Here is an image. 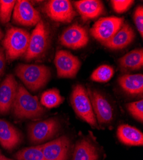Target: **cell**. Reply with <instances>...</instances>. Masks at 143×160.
I'll return each mask as SVG.
<instances>
[{
  "mask_svg": "<svg viewBox=\"0 0 143 160\" xmlns=\"http://www.w3.org/2000/svg\"><path fill=\"white\" fill-rule=\"evenodd\" d=\"M12 109L14 115L21 119L38 118L44 112L38 98L32 96L23 85H18Z\"/></svg>",
  "mask_w": 143,
  "mask_h": 160,
  "instance_id": "cell-1",
  "label": "cell"
},
{
  "mask_svg": "<svg viewBox=\"0 0 143 160\" xmlns=\"http://www.w3.org/2000/svg\"><path fill=\"white\" fill-rule=\"evenodd\" d=\"M16 74L28 89L35 92L43 87L50 78L49 69L43 65L19 64Z\"/></svg>",
  "mask_w": 143,
  "mask_h": 160,
  "instance_id": "cell-2",
  "label": "cell"
},
{
  "mask_svg": "<svg viewBox=\"0 0 143 160\" xmlns=\"http://www.w3.org/2000/svg\"><path fill=\"white\" fill-rule=\"evenodd\" d=\"M30 35L24 30L11 27L6 33L2 44L5 48L7 59L14 60L25 54L28 47Z\"/></svg>",
  "mask_w": 143,
  "mask_h": 160,
  "instance_id": "cell-3",
  "label": "cell"
},
{
  "mask_svg": "<svg viewBox=\"0 0 143 160\" xmlns=\"http://www.w3.org/2000/svg\"><path fill=\"white\" fill-rule=\"evenodd\" d=\"M71 101L73 108L78 116L92 127H97L96 118L91 102L87 92L83 85L78 84L74 87Z\"/></svg>",
  "mask_w": 143,
  "mask_h": 160,
  "instance_id": "cell-4",
  "label": "cell"
},
{
  "mask_svg": "<svg viewBox=\"0 0 143 160\" xmlns=\"http://www.w3.org/2000/svg\"><path fill=\"white\" fill-rule=\"evenodd\" d=\"M124 18L108 17L97 21L90 32L92 36L98 41L105 44L110 40L124 23Z\"/></svg>",
  "mask_w": 143,
  "mask_h": 160,
  "instance_id": "cell-5",
  "label": "cell"
},
{
  "mask_svg": "<svg viewBox=\"0 0 143 160\" xmlns=\"http://www.w3.org/2000/svg\"><path fill=\"white\" fill-rule=\"evenodd\" d=\"M48 35L46 26L41 20L36 25L30 37L27 52L24 55L25 60H33L42 55L48 46Z\"/></svg>",
  "mask_w": 143,
  "mask_h": 160,
  "instance_id": "cell-6",
  "label": "cell"
},
{
  "mask_svg": "<svg viewBox=\"0 0 143 160\" xmlns=\"http://www.w3.org/2000/svg\"><path fill=\"white\" fill-rule=\"evenodd\" d=\"M60 124L57 119L51 118L30 124L28 137L33 143H40L53 138L59 132Z\"/></svg>",
  "mask_w": 143,
  "mask_h": 160,
  "instance_id": "cell-7",
  "label": "cell"
},
{
  "mask_svg": "<svg viewBox=\"0 0 143 160\" xmlns=\"http://www.w3.org/2000/svg\"><path fill=\"white\" fill-rule=\"evenodd\" d=\"M55 65L59 78H73L79 72L81 62L70 52L60 50L56 52Z\"/></svg>",
  "mask_w": 143,
  "mask_h": 160,
  "instance_id": "cell-8",
  "label": "cell"
},
{
  "mask_svg": "<svg viewBox=\"0 0 143 160\" xmlns=\"http://www.w3.org/2000/svg\"><path fill=\"white\" fill-rule=\"evenodd\" d=\"M87 92L98 122L101 124L111 122L114 118V112L110 102L101 93L96 90L88 88Z\"/></svg>",
  "mask_w": 143,
  "mask_h": 160,
  "instance_id": "cell-9",
  "label": "cell"
},
{
  "mask_svg": "<svg viewBox=\"0 0 143 160\" xmlns=\"http://www.w3.org/2000/svg\"><path fill=\"white\" fill-rule=\"evenodd\" d=\"M48 17L56 22H71L76 16L71 2L68 0H51L45 7Z\"/></svg>",
  "mask_w": 143,
  "mask_h": 160,
  "instance_id": "cell-10",
  "label": "cell"
},
{
  "mask_svg": "<svg viewBox=\"0 0 143 160\" xmlns=\"http://www.w3.org/2000/svg\"><path fill=\"white\" fill-rule=\"evenodd\" d=\"M14 22L25 26L37 25L41 19V16L33 5L26 0L17 1L13 12Z\"/></svg>",
  "mask_w": 143,
  "mask_h": 160,
  "instance_id": "cell-11",
  "label": "cell"
},
{
  "mask_svg": "<svg viewBox=\"0 0 143 160\" xmlns=\"http://www.w3.org/2000/svg\"><path fill=\"white\" fill-rule=\"evenodd\" d=\"M60 43L67 48L78 49L85 47L89 42L86 30L82 26L74 24L69 26L60 37Z\"/></svg>",
  "mask_w": 143,
  "mask_h": 160,
  "instance_id": "cell-12",
  "label": "cell"
},
{
  "mask_svg": "<svg viewBox=\"0 0 143 160\" xmlns=\"http://www.w3.org/2000/svg\"><path fill=\"white\" fill-rule=\"evenodd\" d=\"M46 160H67L70 149V140L66 136L41 145Z\"/></svg>",
  "mask_w": 143,
  "mask_h": 160,
  "instance_id": "cell-13",
  "label": "cell"
},
{
  "mask_svg": "<svg viewBox=\"0 0 143 160\" xmlns=\"http://www.w3.org/2000/svg\"><path fill=\"white\" fill-rule=\"evenodd\" d=\"M18 85L12 74H8L0 84V113L7 114L12 108Z\"/></svg>",
  "mask_w": 143,
  "mask_h": 160,
  "instance_id": "cell-14",
  "label": "cell"
},
{
  "mask_svg": "<svg viewBox=\"0 0 143 160\" xmlns=\"http://www.w3.org/2000/svg\"><path fill=\"white\" fill-rule=\"evenodd\" d=\"M19 131L10 122L0 118V144L7 150H12L20 143Z\"/></svg>",
  "mask_w": 143,
  "mask_h": 160,
  "instance_id": "cell-15",
  "label": "cell"
},
{
  "mask_svg": "<svg viewBox=\"0 0 143 160\" xmlns=\"http://www.w3.org/2000/svg\"><path fill=\"white\" fill-rule=\"evenodd\" d=\"M135 36V32L131 26L128 24H123L112 38L103 45L111 49H121L130 44Z\"/></svg>",
  "mask_w": 143,
  "mask_h": 160,
  "instance_id": "cell-16",
  "label": "cell"
},
{
  "mask_svg": "<svg viewBox=\"0 0 143 160\" xmlns=\"http://www.w3.org/2000/svg\"><path fill=\"white\" fill-rule=\"evenodd\" d=\"M74 5L84 21L95 19L104 12V5L98 0H81L76 2Z\"/></svg>",
  "mask_w": 143,
  "mask_h": 160,
  "instance_id": "cell-17",
  "label": "cell"
},
{
  "mask_svg": "<svg viewBox=\"0 0 143 160\" xmlns=\"http://www.w3.org/2000/svg\"><path fill=\"white\" fill-rule=\"evenodd\" d=\"M117 136L123 144L129 146H142L143 145L142 132L138 129L128 124L118 127Z\"/></svg>",
  "mask_w": 143,
  "mask_h": 160,
  "instance_id": "cell-18",
  "label": "cell"
},
{
  "mask_svg": "<svg viewBox=\"0 0 143 160\" xmlns=\"http://www.w3.org/2000/svg\"><path fill=\"white\" fill-rule=\"evenodd\" d=\"M118 83L127 94L135 96H142L143 75L142 74L123 75L119 78Z\"/></svg>",
  "mask_w": 143,
  "mask_h": 160,
  "instance_id": "cell-19",
  "label": "cell"
},
{
  "mask_svg": "<svg viewBox=\"0 0 143 160\" xmlns=\"http://www.w3.org/2000/svg\"><path fill=\"white\" fill-rule=\"evenodd\" d=\"M99 154L94 145L89 140L82 139L77 142L73 160H98Z\"/></svg>",
  "mask_w": 143,
  "mask_h": 160,
  "instance_id": "cell-20",
  "label": "cell"
},
{
  "mask_svg": "<svg viewBox=\"0 0 143 160\" xmlns=\"http://www.w3.org/2000/svg\"><path fill=\"white\" fill-rule=\"evenodd\" d=\"M120 65L126 70H138L143 65V50L137 49L128 52L119 60Z\"/></svg>",
  "mask_w": 143,
  "mask_h": 160,
  "instance_id": "cell-21",
  "label": "cell"
},
{
  "mask_svg": "<svg viewBox=\"0 0 143 160\" xmlns=\"http://www.w3.org/2000/svg\"><path fill=\"white\" fill-rule=\"evenodd\" d=\"M64 98L57 89H50L44 92L41 98V104L48 108L57 107L62 104Z\"/></svg>",
  "mask_w": 143,
  "mask_h": 160,
  "instance_id": "cell-22",
  "label": "cell"
},
{
  "mask_svg": "<svg viewBox=\"0 0 143 160\" xmlns=\"http://www.w3.org/2000/svg\"><path fill=\"white\" fill-rule=\"evenodd\" d=\"M15 157L18 160H46L41 145L24 148L18 151Z\"/></svg>",
  "mask_w": 143,
  "mask_h": 160,
  "instance_id": "cell-23",
  "label": "cell"
},
{
  "mask_svg": "<svg viewBox=\"0 0 143 160\" xmlns=\"http://www.w3.org/2000/svg\"><path fill=\"white\" fill-rule=\"evenodd\" d=\"M114 71L112 67L103 65L98 68L90 76V79L96 82H107L112 78Z\"/></svg>",
  "mask_w": 143,
  "mask_h": 160,
  "instance_id": "cell-24",
  "label": "cell"
},
{
  "mask_svg": "<svg viewBox=\"0 0 143 160\" xmlns=\"http://www.w3.org/2000/svg\"><path fill=\"white\" fill-rule=\"evenodd\" d=\"M16 3L14 0H0V21L2 23H7L10 20Z\"/></svg>",
  "mask_w": 143,
  "mask_h": 160,
  "instance_id": "cell-25",
  "label": "cell"
},
{
  "mask_svg": "<svg viewBox=\"0 0 143 160\" xmlns=\"http://www.w3.org/2000/svg\"><path fill=\"white\" fill-rule=\"evenodd\" d=\"M126 108L129 113L137 121H143V101L140 100L135 102H130L126 104Z\"/></svg>",
  "mask_w": 143,
  "mask_h": 160,
  "instance_id": "cell-26",
  "label": "cell"
},
{
  "mask_svg": "<svg viewBox=\"0 0 143 160\" xmlns=\"http://www.w3.org/2000/svg\"><path fill=\"white\" fill-rule=\"evenodd\" d=\"M132 0H112L111 1L114 10L119 14L126 12L133 4Z\"/></svg>",
  "mask_w": 143,
  "mask_h": 160,
  "instance_id": "cell-27",
  "label": "cell"
},
{
  "mask_svg": "<svg viewBox=\"0 0 143 160\" xmlns=\"http://www.w3.org/2000/svg\"><path fill=\"white\" fill-rule=\"evenodd\" d=\"M135 23L138 32L141 37H143V8L142 6H139L134 13V15Z\"/></svg>",
  "mask_w": 143,
  "mask_h": 160,
  "instance_id": "cell-28",
  "label": "cell"
},
{
  "mask_svg": "<svg viewBox=\"0 0 143 160\" xmlns=\"http://www.w3.org/2000/svg\"><path fill=\"white\" fill-rule=\"evenodd\" d=\"M5 57L3 49L0 47V76H1L5 68Z\"/></svg>",
  "mask_w": 143,
  "mask_h": 160,
  "instance_id": "cell-29",
  "label": "cell"
},
{
  "mask_svg": "<svg viewBox=\"0 0 143 160\" xmlns=\"http://www.w3.org/2000/svg\"><path fill=\"white\" fill-rule=\"evenodd\" d=\"M0 160H12L7 157H6L5 155H3L2 153H0Z\"/></svg>",
  "mask_w": 143,
  "mask_h": 160,
  "instance_id": "cell-30",
  "label": "cell"
},
{
  "mask_svg": "<svg viewBox=\"0 0 143 160\" xmlns=\"http://www.w3.org/2000/svg\"><path fill=\"white\" fill-rule=\"evenodd\" d=\"M3 37V32L2 31V30L0 29V40H1Z\"/></svg>",
  "mask_w": 143,
  "mask_h": 160,
  "instance_id": "cell-31",
  "label": "cell"
}]
</instances>
